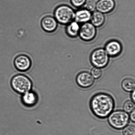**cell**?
Listing matches in <instances>:
<instances>
[{"instance_id":"6da1fadb","label":"cell","mask_w":135,"mask_h":135,"mask_svg":"<svg viewBox=\"0 0 135 135\" xmlns=\"http://www.w3.org/2000/svg\"><path fill=\"white\" fill-rule=\"evenodd\" d=\"M114 99L111 95L104 92L97 93L91 97L89 107L93 114L98 118H107L115 107Z\"/></svg>"},{"instance_id":"7a4b0ae2","label":"cell","mask_w":135,"mask_h":135,"mask_svg":"<svg viewBox=\"0 0 135 135\" xmlns=\"http://www.w3.org/2000/svg\"><path fill=\"white\" fill-rule=\"evenodd\" d=\"M108 119L109 125L117 130L123 129L129 123V116L125 111L117 110L112 112Z\"/></svg>"},{"instance_id":"3957f363","label":"cell","mask_w":135,"mask_h":135,"mask_svg":"<svg viewBox=\"0 0 135 135\" xmlns=\"http://www.w3.org/2000/svg\"><path fill=\"white\" fill-rule=\"evenodd\" d=\"M11 87L17 93L23 94L31 91L32 86L31 81L26 75L19 74L16 75L12 79Z\"/></svg>"},{"instance_id":"277c9868","label":"cell","mask_w":135,"mask_h":135,"mask_svg":"<svg viewBox=\"0 0 135 135\" xmlns=\"http://www.w3.org/2000/svg\"><path fill=\"white\" fill-rule=\"evenodd\" d=\"M75 12L70 7L65 5L58 6L54 11L55 18L58 22L67 25L72 22L75 18Z\"/></svg>"},{"instance_id":"5b68a950","label":"cell","mask_w":135,"mask_h":135,"mask_svg":"<svg viewBox=\"0 0 135 135\" xmlns=\"http://www.w3.org/2000/svg\"><path fill=\"white\" fill-rule=\"evenodd\" d=\"M90 60L91 64L95 67L105 68L109 63V56L104 49H97L91 53Z\"/></svg>"},{"instance_id":"8992f818","label":"cell","mask_w":135,"mask_h":135,"mask_svg":"<svg viewBox=\"0 0 135 135\" xmlns=\"http://www.w3.org/2000/svg\"><path fill=\"white\" fill-rule=\"evenodd\" d=\"M97 34L96 27L89 22L83 23L80 27L79 35L82 40L89 42L93 40Z\"/></svg>"},{"instance_id":"52a82bcc","label":"cell","mask_w":135,"mask_h":135,"mask_svg":"<svg viewBox=\"0 0 135 135\" xmlns=\"http://www.w3.org/2000/svg\"><path fill=\"white\" fill-rule=\"evenodd\" d=\"M75 81L79 87L87 89L93 85L94 83V79L89 72L83 71L77 75L75 78Z\"/></svg>"},{"instance_id":"ba28073f","label":"cell","mask_w":135,"mask_h":135,"mask_svg":"<svg viewBox=\"0 0 135 135\" xmlns=\"http://www.w3.org/2000/svg\"><path fill=\"white\" fill-rule=\"evenodd\" d=\"M14 65L16 68L21 71H26L30 69L32 65L31 59L28 56L21 54L14 59Z\"/></svg>"},{"instance_id":"9c48e42d","label":"cell","mask_w":135,"mask_h":135,"mask_svg":"<svg viewBox=\"0 0 135 135\" xmlns=\"http://www.w3.org/2000/svg\"><path fill=\"white\" fill-rule=\"evenodd\" d=\"M104 50L109 56L115 57L121 54L122 50V46L118 41L111 40L106 44Z\"/></svg>"},{"instance_id":"30bf717a","label":"cell","mask_w":135,"mask_h":135,"mask_svg":"<svg viewBox=\"0 0 135 135\" xmlns=\"http://www.w3.org/2000/svg\"><path fill=\"white\" fill-rule=\"evenodd\" d=\"M41 25L42 28L46 32L52 33L57 28L58 22L54 17L47 16L42 18Z\"/></svg>"},{"instance_id":"8fae6325","label":"cell","mask_w":135,"mask_h":135,"mask_svg":"<svg viewBox=\"0 0 135 135\" xmlns=\"http://www.w3.org/2000/svg\"><path fill=\"white\" fill-rule=\"evenodd\" d=\"M115 7L114 0H99L96 3V9L103 14H107L113 11Z\"/></svg>"},{"instance_id":"7c38bea8","label":"cell","mask_w":135,"mask_h":135,"mask_svg":"<svg viewBox=\"0 0 135 135\" xmlns=\"http://www.w3.org/2000/svg\"><path fill=\"white\" fill-rule=\"evenodd\" d=\"M22 100L25 106L30 107L34 106L38 101V97L35 93L30 91L22 94Z\"/></svg>"},{"instance_id":"4fadbf2b","label":"cell","mask_w":135,"mask_h":135,"mask_svg":"<svg viewBox=\"0 0 135 135\" xmlns=\"http://www.w3.org/2000/svg\"><path fill=\"white\" fill-rule=\"evenodd\" d=\"M91 15V12L86 9H79L75 12L74 19L78 23H84L90 21Z\"/></svg>"},{"instance_id":"5bb4252c","label":"cell","mask_w":135,"mask_h":135,"mask_svg":"<svg viewBox=\"0 0 135 135\" xmlns=\"http://www.w3.org/2000/svg\"><path fill=\"white\" fill-rule=\"evenodd\" d=\"M90 21L91 23L95 27H100L105 22V17L104 14L97 11L92 14Z\"/></svg>"},{"instance_id":"9a60e30c","label":"cell","mask_w":135,"mask_h":135,"mask_svg":"<svg viewBox=\"0 0 135 135\" xmlns=\"http://www.w3.org/2000/svg\"><path fill=\"white\" fill-rule=\"evenodd\" d=\"M80 26L75 21H72L67 25L66 31L67 35L70 37L75 38L79 35Z\"/></svg>"},{"instance_id":"2e32d148","label":"cell","mask_w":135,"mask_h":135,"mask_svg":"<svg viewBox=\"0 0 135 135\" xmlns=\"http://www.w3.org/2000/svg\"><path fill=\"white\" fill-rule=\"evenodd\" d=\"M121 86L124 90L127 92H132L134 90V81L130 78H126L122 81Z\"/></svg>"},{"instance_id":"e0dca14e","label":"cell","mask_w":135,"mask_h":135,"mask_svg":"<svg viewBox=\"0 0 135 135\" xmlns=\"http://www.w3.org/2000/svg\"><path fill=\"white\" fill-rule=\"evenodd\" d=\"M124 110L125 112L130 113L134 110V102L132 100H127L124 103L123 105Z\"/></svg>"},{"instance_id":"ac0fdd59","label":"cell","mask_w":135,"mask_h":135,"mask_svg":"<svg viewBox=\"0 0 135 135\" xmlns=\"http://www.w3.org/2000/svg\"><path fill=\"white\" fill-rule=\"evenodd\" d=\"M96 3L93 0H90L85 4V9L90 12H93L96 9Z\"/></svg>"},{"instance_id":"d6986e66","label":"cell","mask_w":135,"mask_h":135,"mask_svg":"<svg viewBox=\"0 0 135 135\" xmlns=\"http://www.w3.org/2000/svg\"><path fill=\"white\" fill-rule=\"evenodd\" d=\"M124 135H135V128L133 125H128L125 127L123 130Z\"/></svg>"},{"instance_id":"ffe728a7","label":"cell","mask_w":135,"mask_h":135,"mask_svg":"<svg viewBox=\"0 0 135 135\" xmlns=\"http://www.w3.org/2000/svg\"><path fill=\"white\" fill-rule=\"evenodd\" d=\"M92 76L96 79H98L101 77L102 75V71L100 68L94 67L91 70Z\"/></svg>"},{"instance_id":"44dd1931","label":"cell","mask_w":135,"mask_h":135,"mask_svg":"<svg viewBox=\"0 0 135 135\" xmlns=\"http://www.w3.org/2000/svg\"><path fill=\"white\" fill-rule=\"evenodd\" d=\"M71 4L75 7H81L85 4L86 0H71Z\"/></svg>"},{"instance_id":"7402d4cb","label":"cell","mask_w":135,"mask_h":135,"mask_svg":"<svg viewBox=\"0 0 135 135\" xmlns=\"http://www.w3.org/2000/svg\"><path fill=\"white\" fill-rule=\"evenodd\" d=\"M129 119H131V120L133 122H135V109L133 111H132L131 113L130 116H129Z\"/></svg>"},{"instance_id":"603a6c76","label":"cell","mask_w":135,"mask_h":135,"mask_svg":"<svg viewBox=\"0 0 135 135\" xmlns=\"http://www.w3.org/2000/svg\"><path fill=\"white\" fill-rule=\"evenodd\" d=\"M135 90H134L132 91V92L131 94V98L132 100V101L134 102L135 100Z\"/></svg>"}]
</instances>
